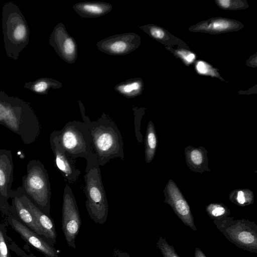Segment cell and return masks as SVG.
I'll use <instances>...</instances> for the list:
<instances>
[{
  "instance_id": "obj_1",
  "label": "cell",
  "mask_w": 257,
  "mask_h": 257,
  "mask_svg": "<svg viewBox=\"0 0 257 257\" xmlns=\"http://www.w3.org/2000/svg\"><path fill=\"white\" fill-rule=\"evenodd\" d=\"M0 124L18 135L24 144L34 143L41 132V124L30 104L0 91Z\"/></svg>"
},
{
  "instance_id": "obj_2",
  "label": "cell",
  "mask_w": 257,
  "mask_h": 257,
  "mask_svg": "<svg viewBox=\"0 0 257 257\" xmlns=\"http://www.w3.org/2000/svg\"><path fill=\"white\" fill-rule=\"evenodd\" d=\"M83 120L89 132L93 154L100 166L116 158L123 160L122 137L114 122L104 116L91 121L84 115Z\"/></svg>"
},
{
  "instance_id": "obj_3",
  "label": "cell",
  "mask_w": 257,
  "mask_h": 257,
  "mask_svg": "<svg viewBox=\"0 0 257 257\" xmlns=\"http://www.w3.org/2000/svg\"><path fill=\"white\" fill-rule=\"evenodd\" d=\"M2 28L6 54L16 61L29 43L30 30L19 8L13 2H7L3 6Z\"/></svg>"
},
{
  "instance_id": "obj_4",
  "label": "cell",
  "mask_w": 257,
  "mask_h": 257,
  "mask_svg": "<svg viewBox=\"0 0 257 257\" xmlns=\"http://www.w3.org/2000/svg\"><path fill=\"white\" fill-rule=\"evenodd\" d=\"M85 186V206L90 218L94 223L103 224L108 214V205L103 185L100 165L96 159L87 161Z\"/></svg>"
},
{
  "instance_id": "obj_5",
  "label": "cell",
  "mask_w": 257,
  "mask_h": 257,
  "mask_svg": "<svg viewBox=\"0 0 257 257\" xmlns=\"http://www.w3.org/2000/svg\"><path fill=\"white\" fill-rule=\"evenodd\" d=\"M49 141L58 145L74 160L78 157L84 158L86 161L96 159L92 151L89 132L83 122H68L61 130L53 131Z\"/></svg>"
},
{
  "instance_id": "obj_6",
  "label": "cell",
  "mask_w": 257,
  "mask_h": 257,
  "mask_svg": "<svg viewBox=\"0 0 257 257\" xmlns=\"http://www.w3.org/2000/svg\"><path fill=\"white\" fill-rule=\"evenodd\" d=\"M25 194L41 210L48 215L51 195L49 176L43 164L38 160L29 161L27 174L22 177L21 186Z\"/></svg>"
},
{
  "instance_id": "obj_7",
  "label": "cell",
  "mask_w": 257,
  "mask_h": 257,
  "mask_svg": "<svg viewBox=\"0 0 257 257\" xmlns=\"http://www.w3.org/2000/svg\"><path fill=\"white\" fill-rule=\"evenodd\" d=\"M213 222L228 241L243 250L257 253V225L254 221L234 220L228 216Z\"/></svg>"
},
{
  "instance_id": "obj_8",
  "label": "cell",
  "mask_w": 257,
  "mask_h": 257,
  "mask_svg": "<svg viewBox=\"0 0 257 257\" xmlns=\"http://www.w3.org/2000/svg\"><path fill=\"white\" fill-rule=\"evenodd\" d=\"M81 220L78 207L71 188L68 184L64 187L62 212V229L69 247L76 248L75 239L78 234Z\"/></svg>"
},
{
  "instance_id": "obj_9",
  "label": "cell",
  "mask_w": 257,
  "mask_h": 257,
  "mask_svg": "<svg viewBox=\"0 0 257 257\" xmlns=\"http://www.w3.org/2000/svg\"><path fill=\"white\" fill-rule=\"evenodd\" d=\"M141 44L140 37L135 33L113 35L98 42V49L113 56L125 55L137 49Z\"/></svg>"
},
{
  "instance_id": "obj_10",
  "label": "cell",
  "mask_w": 257,
  "mask_h": 257,
  "mask_svg": "<svg viewBox=\"0 0 257 257\" xmlns=\"http://www.w3.org/2000/svg\"><path fill=\"white\" fill-rule=\"evenodd\" d=\"M49 43L63 61L69 64L76 61L78 56L76 42L63 23H59L54 27Z\"/></svg>"
},
{
  "instance_id": "obj_11",
  "label": "cell",
  "mask_w": 257,
  "mask_h": 257,
  "mask_svg": "<svg viewBox=\"0 0 257 257\" xmlns=\"http://www.w3.org/2000/svg\"><path fill=\"white\" fill-rule=\"evenodd\" d=\"M164 202L169 204L183 223L194 231L197 230L190 206L175 182L170 180L164 190Z\"/></svg>"
},
{
  "instance_id": "obj_12",
  "label": "cell",
  "mask_w": 257,
  "mask_h": 257,
  "mask_svg": "<svg viewBox=\"0 0 257 257\" xmlns=\"http://www.w3.org/2000/svg\"><path fill=\"white\" fill-rule=\"evenodd\" d=\"M14 178V164L12 151L0 149V205L8 204Z\"/></svg>"
},
{
  "instance_id": "obj_13",
  "label": "cell",
  "mask_w": 257,
  "mask_h": 257,
  "mask_svg": "<svg viewBox=\"0 0 257 257\" xmlns=\"http://www.w3.org/2000/svg\"><path fill=\"white\" fill-rule=\"evenodd\" d=\"M50 144L53 153L56 167L60 172L65 181L69 184L76 183L81 172L76 168L75 160L65 153L55 142L50 141Z\"/></svg>"
},
{
  "instance_id": "obj_14",
  "label": "cell",
  "mask_w": 257,
  "mask_h": 257,
  "mask_svg": "<svg viewBox=\"0 0 257 257\" xmlns=\"http://www.w3.org/2000/svg\"><path fill=\"white\" fill-rule=\"evenodd\" d=\"M20 199L36 220L45 233V237L52 243L56 241L57 233L55 224L50 217L37 207L25 194L22 187L15 189Z\"/></svg>"
},
{
  "instance_id": "obj_15",
  "label": "cell",
  "mask_w": 257,
  "mask_h": 257,
  "mask_svg": "<svg viewBox=\"0 0 257 257\" xmlns=\"http://www.w3.org/2000/svg\"><path fill=\"white\" fill-rule=\"evenodd\" d=\"M11 222L15 230L32 246L47 257H58L57 251L36 233L31 230L16 219L12 218Z\"/></svg>"
},
{
  "instance_id": "obj_16",
  "label": "cell",
  "mask_w": 257,
  "mask_h": 257,
  "mask_svg": "<svg viewBox=\"0 0 257 257\" xmlns=\"http://www.w3.org/2000/svg\"><path fill=\"white\" fill-rule=\"evenodd\" d=\"M73 8L82 18H93L104 16L112 10V5L101 2H86L76 3Z\"/></svg>"
},
{
  "instance_id": "obj_17",
  "label": "cell",
  "mask_w": 257,
  "mask_h": 257,
  "mask_svg": "<svg viewBox=\"0 0 257 257\" xmlns=\"http://www.w3.org/2000/svg\"><path fill=\"white\" fill-rule=\"evenodd\" d=\"M207 151L202 147L195 148L188 146L185 149L187 166L193 171L202 173L209 171L208 167Z\"/></svg>"
},
{
  "instance_id": "obj_18",
  "label": "cell",
  "mask_w": 257,
  "mask_h": 257,
  "mask_svg": "<svg viewBox=\"0 0 257 257\" xmlns=\"http://www.w3.org/2000/svg\"><path fill=\"white\" fill-rule=\"evenodd\" d=\"M11 197L13 199L14 208L20 219L35 233L45 236V233L32 213L24 205L16 190H13Z\"/></svg>"
},
{
  "instance_id": "obj_19",
  "label": "cell",
  "mask_w": 257,
  "mask_h": 257,
  "mask_svg": "<svg viewBox=\"0 0 257 257\" xmlns=\"http://www.w3.org/2000/svg\"><path fill=\"white\" fill-rule=\"evenodd\" d=\"M114 89L126 97L134 98L141 94L143 82L141 78H132L117 84Z\"/></svg>"
},
{
  "instance_id": "obj_20",
  "label": "cell",
  "mask_w": 257,
  "mask_h": 257,
  "mask_svg": "<svg viewBox=\"0 0 257 257\" xmlns=\"http://www.w3.org/2000/svg\"><path fill=\"white\" fill-rule=\"evenodd\" d=\"M62 86V84L52 78H40L34 81L26 83L24 84L25 88L38 94H47L51 88L58 89Z\"/></svg>"
},
{
  "instance_id": "obj_21",
  "label": "cell",
  "mask_w": 257,
  "mask_h": 257,
  "mask_svg": "<svg viewBox=\"0 0 257 257\" xmlns=\"http://www.w3.org/2000/svg\"><path fill=\"white\" fill-rule=\"evenodd\" d=\"M158 139L153 123L148 124L145 136V156L146 162L150 163L154 159L157 148Z\"/></svg>"
},
{
  "instance_id": "obj_22",
  "label": "cell",
  "mask_w": 257,
  "mask_h": 257,
  "mask_svg": "<svg viewBox=\"0 0 257 257\" xmlns=\"http://www.w3.org/2000/svg\"><path fill=\"white\" fill-rule=\"evenodd\" d=\"M235 23L225 19H217L206 21L197 26L194 30L213 32L226 31L235 27Z\"/></svg>"
},
{
  "instance_id": "obj_23",
  "label": "cell",
  "mask_w": 257,
  "mask_h": 257,
  "mask_svg": "<svg viewBox=\"0 0 257 257\" xmlns=\"http://www.w3.org/2000/svg\"><path fill=\"white\" fill-rule=\"evenodd\" d=\"M229 198L232 202L240 206L251 204L254 201L253 194L248 189L235 190L229 194Z\"/></svg>"
},
{
  "instance_id": "obj_24",
  "label": "cell",
  "mask_w": 257,
  "mask_h": 257,
  "mask_svg": "<svg viewBox=\"0 0 257 257\" xmlns=\"http://www.w3.org/2000/svg\"><path fill=\"white\" fill-rule=\"evenodd\" d=\"M206 211L213 220H219L230 214V210L222 203H210L206 206Z\"/></svg>"
},
{
  "instance_id": "obj_25",
  "label": "cell",
  "mask_w": 257,
  "mask_h": 257,
  "mask_svg": "<svg viewBox=\"0 0 257 257\" xmlns=\"http://www.w3.org/2000/svg\"><path fill=\"white\" fill-rule=\"evenodd\" d=\"M157 246L160 249L163 257H180L174 246L169 244L165 238L159 236Z\"/></svg>"
},
{
  "instance_id": "obj_26",
  "label": "cell",
  "mask_w": 257,
  "mask_h": 257,
  "mask_svg": "<svg viewBox=\"0 0 257 257\" xmlns=\"http://www.w3.org/2000/svg\"><path fill=\"white\" fill-rule=\"evenodd\" d=\"M140 29L146 32L153 38L161 40L165 37V32L161 28L153 25L144 26L140 27Z\"/></svg>"
},
{
  "instance_id": "obj_27",
  "label": "cell",
  "mask_w": 257,
  "mask_h": 257,
  "mask_svg": "<svg viewBox=\"0 0 257 257\" xmlns=\"http://www.w3.org/2000/svg\"><path fill=\"white\" fill-rule=\"evenodd\" d=\"M197 71L201 74H213L212 69L210 66L203 61H199L196 65Z\"/></svg>"
},
{
  "instance_id": "obj_28",
  "label": "cell",
  "mask_w": 257,
  "mask_h": 257,
  "mask_svg": "<svg viewBox=\"0 0 257 257\" xmlns=\"http://www.w3.org/2000/svg\"><path fill=\"white\" fill-rule=\"evenodd\" d=\"M177 54L180 56L186 62L190 63L193 62L195 59V55L193 53L187 51L186 50H179L177 51Z\"/></svg>"
},
{
  "instance_id": "obj_29",
  "label": "cell",
  "mask_w": 257,
  "mask_h": 257,
  "mask_svg": "<svg viewBox=\"0 0 257 257\" xmlns=\"http://www.w3.org/2000/svg\"><path fill=\"white\" fill-rule=\"evenodd\" d=\"M0 257H8V248L4 235L0 230Z\"/></svg>"
},
{
  "instance_id": "obj_30",
  "label": "cell",
  "mask_w": 257,
  "mask_h": 257,
  "mask_svg": "<svg viewBox=\"0 0 257 257\" xmlns=\"http://www.w3.org/2000/svg\"><path fill=\"white\" fill-rule=\"evenodd\" d=\"M217 4L223 9H228L233 5H236V4H232L234 2L230 0H219L217 2Z\"/></svg>"
},
{
  "instance_id": "obj_31",
  "label": "cell",
  "mask_w": 257,
  "mask_h": 257,
  "mask_svg": "<svg viewBox=\"0 0 257 257\" xmlns=\"http://www.w3.org/2000/svg\"><path fill=\"white\" fill-rule=\"evenodd\" d=\"M114 257H131L127 252L121 251L117 248H114L112 251Z\"/></svg>"
},
{
  "instance_id": "obj_32",
  "label": "cell",
  "mask_w": 257,
  "mask_h": 257,
  "mask_svg": "<svg viewBox=\"0 0 257 257\" xmlns=\"http://www.w3.org/2000/svg\"><path fill=\"white\" fill-rule=\"evenodd\" d=\"M194 257H206V256L201 249L196 247L194 251Z\"/></svg>"
},
{
  "instance_id": "obj_33",
  "label": "cell",
  "mask_w": 257,
  "mask_h": 257,
  "mask_svg": "<svg viewBox=\"0 0 257 257\" xmlns=\"http://www.w3.org/2000/svg\"><path fill=\"white\" fill-rule=\"evenodd\" d=\"M23 257H27V256H23Z\"/></svg>"
}]
</instances>
